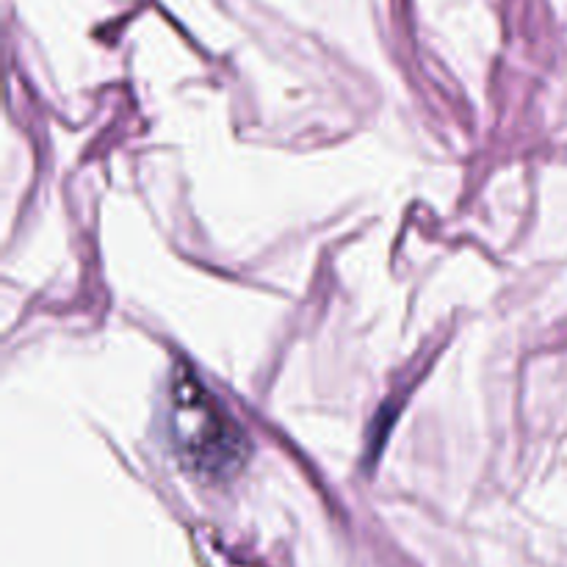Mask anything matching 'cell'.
<instances>
[{"label":"cell","mask_w":567,"mask_h":567,"mask_svg":"<svg viewBox=\"0 0 567 567\" xmlns=\"http://www.w3.org/2000/svg\"><path fill=\"white\" fill-rule=\"evenodd\" d=\"M166 421L177 457L203 480H227L247 463V435L188 369L172 374Z\"/></svg>","instance_id":"cell-1"}]
</instances>
